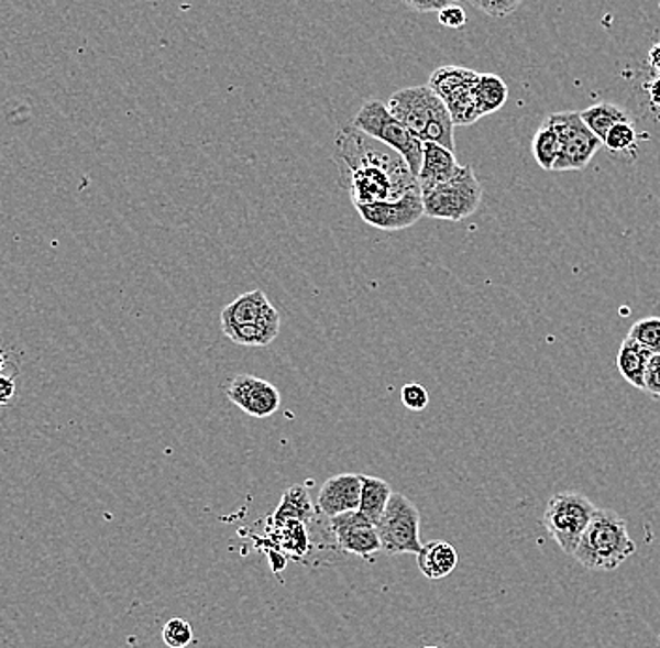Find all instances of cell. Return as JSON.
<instances>
[{
	"label": "cell",
	"mask_w": 660,
	"mask_h": 648,
	"mask_svg": "<svg viewBox=\"0 0 660 648\" xmlns=\"http://www.w3.org/2000/svg\"><path fill=\"white\" fill-rule=\"evenodd\" d=\"M13 396H15V381L0 373V407L12 402Z\"/></svg>",
	"instance_id": "31"
},
{
	"label": "cell",
	"mask_w": 660,
	"mask_h": 648,
	"mask_svg": "<svg viewBox=\"0 0 660 648\" xmlns=\"http://www.w3.org/2000/svg\"><path fill=\"white\" fill-rule=\"evenodd\" d=\"M439 23L447 26V29H462L468 21L464 8L457 7V4H449L443 10H439Z\"/></svg>",
	"instance_id": "28"
},
{
	"label": "cell",
	"mask_w": 660,
	"mask_h": 648,
	"mask_svg": "<svg viewBox=\"0 0 660 648\" xmlns=\"http://www.w3.org/2000/svg\"><path fill=\"white\" fill-rule=\"evenodd\" d=\"M479 79V74L473 69L458 68V66H441L433 72L428 87L447 101L451 96L458 95L460 90L470 89Z\"/></svg>",
	"instance_id": "17"
},
{
	"label": "cell",
	"mask_w": 660,
	"mask_h": 648,
	"mask_svg": "<svg viewBox=\"0 0 660 648\" xmlns=\"http://www.w3.org/2000/svg\"><path fill=\"white\" fill-rule=\"evenodd\" d=\"M462 165L458 164L454 152L438 145V143H425L422 145V165H420L419 180L420 191H430L439 184L451 180Z\"/></svg>",
	"instance_id": "14"
},
{
	"label": "cell",
	"mask_w": 660,
	"mask_h": 648,
	"mask_svg": "<svg viewBox=\"0 0 660 648\" xmlns=\"http://www.w3.org/2000/svg\"><path fill=\"white\" fill-rule=\"evenodd\" d=\"M400 399L404 407L415 413H420L428 407L430 403V394L420 383H407L400 392Z\"/></svg>",
	"instance_id": "27"
},
{
	"label": "cell",
	"mask_w": 660,
	"mask_h": 648,
	"mask_svg": "<svg viewBox=\"0 0 660 648\" xmlns=\"http://www.w3.org/2000/svg\"><path fill=\"white\" fill-rule=\"evenodd\" d=\"M355 208L364 223H369L375 229H382V231H402V229L419 223L420 218L425 216L420 186L409 189L400 199L372 202V205H355Z\"/></svg>",
	"instance_id": "9"
},
{
	"label": "cell",
	"mask_w": 660,
	"mask_h": 648,
	"mask_svg": "<svg viewBox=\"0 0 660 648\" xmlns=\"http://www.w3.org/2000/svg\"><path fill=\"white\" fill-rule=\"evenodd\" d=\"M387 108L422 143H438L452 152L457 149L451 113L428 85L396 90Z\"/></svg>",
	"instance_id": "2"
},
{
	"label": "cell",
	"mask_w": 660,
	"mask_h": 648,
	"mask_svg": "<svg viewBox=\"0 0 660 648\" xmlns=\"http://www.w3.org/2000/svg\"><path fill=\"white\" fill-rule=\"evenodd\" d=\"M375 529L387 554H417L422 549L419 508L402 493H393Z\"/></svg>",
	"instance_id": "7"
},
{
	"label": "cell",
	"mask_w": 660,
	"mask_h": 648,
	"mask_svg": "<svg viewBox=\"0 0 660 648\" xmlns=\"http://www.w3.org/2000/svg\"><path fill=\"white\" fill-rule=\"evenodd\" d=\"M644 391L649 392L651 396L660 397V354H653L649 360Z\"/></svg>",
	"instance_id": "29"
},
{
	"label": "cell",
	"mask_w": 660,
	"mask_h": 648,
	"mask_svg": "<svg viewBox=\"0 0 660 648\" xmlns=\"http://www.w3.org/2000/svg\"><path fill=\"white\" fill-rule=\"evenodd\" d=\"M595 510V504L582 493L561 492L548 501L542 525L563 553L574 554Z\"/></svg>",
	"instance_id": "6"
},
{
	"label": "cell",
	"mask_w": 660,
	"mask_h": 648,
	"mask_svg": "<svg viewBox=\"0 0 660 648\" xmlns=\"http://www.w3.org/2000/svg\"><path fill=\"white\" fill-rule=\"evenodd\" d=\"M361 474L345 472L327 480L318 495L319 510L327 517H337L345 512L359 510L361 506Z\"/></svg>",
	"instance_id": "12"
},
{
	"label": "cell",
	"mask_w": 660,
	"mask_h": 648,
	"mask_svg": "<svg viewBox=\"0 0 660 648\" xmlns=\"http://www.w3.org/2000/svg\"><path fill=\"white\" fill-rule=\"evenodd\" d=\"M481 201L483 186L470 165H462L451 180L422 194L425 216L433 220H468L479 210Z\"/></svg>",
	"instance_id": "5"
},
{
	"label": "cell",
	"mask_w": 660,
	"mask_h": 648,
	"mask_svg": "<svg viewBox=\"0 0 660 648\" xmlns=\"http://www.w3.org/2000/svg\"><path fill=\"white\" fill-rule=\"evenodd\" d=\"M636 128L632 122H622L609 130L608 135L604 138L603 145L609 152H630L636 146Z\"/></svg>",
	"instance_id": "25"
},
{
	"label": "cell",
	"mask_w": 660,
	"mask_h": 648,
	"mask_svg": "<svg viewBox=\"0 0 660 648\" xmlns=\"http://www.w3.org/2000/svg\"><path fill=\"white\" fill-rule=\"evenodd\" d=\"M4 370H7V356L4 353H0V373H4Z\"/></svg>",
	"instance_id": "34"
},
{
	"label": "cell",
	"mask_w": 660,
	"mask_h": 648,
	"mask_svg": "<svg viewBox=\"0 0 660 648\" xmlns=\"http://www.w3.org/2000/svg\"><path fill=\"white\" fill-rule=\"evenodd\" d=\"M337 164L353 205L394 201L419 188V180L398 152L355 127L338 133Z\"/></svg>",
	"instance_id": "1"
},
{
	"label": "cell",
	"mask_w": 660,
	"mask_h": 648,
	"mask_svg": "<svg viewBox=\"0 0 660 648\" xmlns=\"http://www.w3.org/2000/svg\"><path fill=\"white\" fill-rule=\"evenodd\" d=\"M162 639L169 648H186L194 641V628L185 618H172L164 624Z\"/></svg>",
	"instance_id": "24"
},
{
	"label": "cell",
	"mask_w": 660,
	"mask_h": 648,
	"mask_svg": "<svg viewBox=\"0 0 660 648\" xmlns=\"http://www.w3.org/2000/svg\"><path fill=\"white\" fill-rule=\"evenodd\" d=\"M425 648H439V647H425Z\"/></svg>",
	"instance_id": "36"
},
{
	"label": "cell",
	"mask_w": 660,
	"mask_h": 648,
	"mask_svg": "<svg viewBox=\"0 0 660 648\" xmlns=\"http://www.w3.org/2000/svg\"><path fill=\"white\" fill-rule=\"evenodd\" d=\"M279 332V322H252L242 327L228 328L223 334L237 345L267 347L276 340Z\"/></svg>",
	"instance_id": "21"
},
{
	"label": "cell",
	"mask_w": 660,
	"mask_h": 648,
	"mask_svg": "<svg viewBox=\"0 0 660 648\" xmlns=\"http://www.w3.org/2000/svg\"><path fill=\"white\" fill-rule=\"evenodd\" d=\"M413 12L428 13L439 12L444 7H449V0H404Z\"/></svg>",
	"instance_id": "30"
},
{
	"label": "cell",
	"mask_w": 660,
	"mask_h": 648,
	"mask_svg": "<svg viewBox=\"0 0 660 648\" xmlns=\"http://www.w3.org/2000/svg\"><path fill=\"white\" fill-rule=\"evenodd\" d=\"M417 564L428 580H444L457 570V549L449 541H428V543H422V549L417 553Z\"/></svg>",
	"instance_id": "15"
},
{
	"label": "cell",
	"mask_w": 660,
	"mask_h": 648,
	"mask_svg": "<svg viewBox=\"0 0 660 648\" xmlns=\"http://www.w3.org/2000/svg\"><path fill=\"white\" fill-rule=\"evenodd\" d=\"M252 322H279L278 309L274 308L263 290L255 289L239 296L220 314V328L242 327Z\"/></svg>",
	"instance_id": "13"
},
{
	"label": "cell",
	"mask_w": 660,
	"mask_h": 648,
	"mask_svg": "<svg viewBox=\"0 0 660 648\" xmlns=\"http://www.w3.org/2000/svg\"><path fill=\"white\" fill-rule=\"evenodd\" d=\"M531 151H534L535 162L539 164L544 171H553L559 160V151H561V143H559V135L556 132V128L550 122H542V127L535 133L534 143H531Z\"/></svg>",
	"instance_id": "22"
},
{
	"label": "cell",
	"mask_w": 660,
	"mask_h": 648,
	"mask_svg": "<svg viewBox=\"0 0 660 648\" xmlns=\"http://www.w3.org/2000/svg\"><path fill=\"white\" fill-rule=\"evenodd\" d=\"M635 553L627 521L616 510L597 508L572 557L591 572H612Z\"/></svg>",
	"instance_id": "3"
},
{
	"label": "cell",
	"mask_w": 660,
	"mask_h": 648,
	"mask_svg": "<svg viewBox=\"0 0 660 648\" xmlns=\"http://www.w3.org/2000/svg\"><path fill=\"white\" fill-rule=\"evenodd\" d=\"M547 122L556 128L561 143L558 164L553 167L556 173L585 169L601 151V146H604L603 141L591 132L578 111L550 114Z\"/></svg>",
	"instance_id": "8"
},
{
	"label": "cell",
	"mask_w": 660,
	"mask_h": 648,
	"mask_svg": "<svg viewBox=\"0 0 660 648\" xmlns=\"http://www.w3.org/2000/svg\"><path fill=\"white\" fill-rule=\"evenodd\" d=\"M449 2H457V0H449Z\"/></svg>",
	"instance_id": "35"
},
{
	"label": "cell",
	"mask_w": 660,
	"mask_h": 648,
	"mask_svg": "<svg viewBox=\"0 0 660 648\" xmlns=\"http://www.w3.org/2000/svg\"><path fill=\"white\" fill-rule=\"evenodd\" d=\"M580 117L584 120L591 132L595 133L601 141L608 135L609 130L622 124V122H632L630 114L625 109L619 108L616 103H608V101H601L595 103L585 111H580Z\"/></svg>",
	"instance_id": "20"
},
{
	"label": "cell",
	"mask_w": 660,
	"mask_h": 648,
	"mask_svg": "<svg viewBox=\"0 0 660 648\" xmlns=\"http://www.w3.org/2000/svg\"><path fill=\"white\" fill-rule=\"evenodd\" d=\"M653 354L649 353L646 347L640 345L638 341L627 336L619 347L616 364L627 383L632 384L635 388L644 391L646 388V373H648L649 360Z\"/></svg>",
	"instance_id": "16"
},
{
	"label": "cell",
	"mask_w": 660,
	"mask_h": 648,
	"mask_svg": "<svg viewBox=\"0 0 660 648\" xmlns=\"http://www.w3.org/2000/svg\"><path fill=\"white\" fill-rule=\"evenodd\" d=\"M648 64L660 76V42H657V44L649 50Z\"/></svg>",
	"instance_id": "33"
},
{
	"label": "cell",
	"mask_w": 660,
	"mask_h": 648,
	"mask_svg": "<svg viewBox=\"0 0 660 648\" xmlns=\"http://www.w3.org/2000/svg\"><path fill=\"white\" fill-rule=\"evenodd\" d=\"M649 100L654 108H660V76L648 85Z\"/></svg>",
	"instance_id": "32"
},
{
	"label": "cell",
	"mask_w": 660,
	"mask_h": 648,
	"mask_svg": "<svg viewBox=\"0 0 660 648\" xmlns=\"http://www.w3.org/2000/svg\"><path fill=\"white\" fill-rule=\"evenodd\" d=\"M468 2L471 7H475L476 10L490 15V18L502 20V18L515 13L521 7L524 0H468Z\"/></svg>",
	"instance_id": "26"
},
{
	"label": "cell",
	"mask_w": 660,
	"mask_h": 648,
	"mask_svg": "<svg viewBox=\"0 0 660 648\" xmlns=\"http://www.w3.org/2000/svg\"><path fill=\"white\" fill-rule=\"evenodd\" d=\"M229 402L254 418H268L282 405L279 391L273 383L254 375H237L223 386Z\"/></svg>",
	"instance_id": "11"
},
{
	"label": "cell",
	"mask_w": 660,
	"mask_h": 648,
	"mask_svg": "<svg viewBox=\"0 0 660 648\" xmlns=\"http://www.w3.org/2000/svg\"><path fill=\"white\" fill-rule=\"evenodd\" d=\"M361 506L359 512L369 517L370 521L377 523L382 519L383 512L387 508L388 501L393 497L391 484L370 474H361Z\"/></svg>",
	"instance_id": "18"
},
{
	"label": "cell",
	"mask_w": 660,
	"mask_h": 648,
	"mask_svg": "<svg viewBox=\"0 0 660 648\" xmlns=\"http://www.w3.org/2000/svg\"><path fill=\"white\" fill-rule=\"evenodd\" d=\"M353 127L398 152L415 177H419L422 165V141L415 138L400 120L396 119L383 101L369 100L355 114Z\"/></svg>",
	"instance_id": "4"
},
{
	"label": "cell",
	"mask_w": 660,
	"mask_h": 648,
	"mask_svg": "<svg viewBox=\"0 0 660 648\" xmlns=\"http://www.w3.org/2000/svg\"><path fill=\"white\" fill-rule=\"evenodd\" d=\"M629 336L646 347L649 353L660 354V317H646L636 321L629 330Z\"/></svg>",
	"instance_id": "23"
},
{
	"label": "cell",
	"mask_w": 660,
	"mask_h": 648,
	"mask_svg": "<svg viewBox=\"0 0 660 648\" xmlns=\"http://www.w3.org/2000/svg\"><path fill=\"white\" fill-rule=\"evenodd\" d=\"M330 532L337 540L338 548L343 553L356 554L362 559H370L372 554L380 553L382 540L375 529V523L359 510L345 512L337 517H329Z\"/></svg>",
	"instance_id": "10"
},
{
	"label": "cell",
	"mask_w": 660,
	"mask_h": 648,
	"mask_svg": "<svg viewBox=\"0 0 660 648\" xmlns=\"http://www.w3.org/2000/svg\"><path fill=\"white\" fill-rule=\"evenodd\" d=\"M473 95H475L476 108L483 117H486V114L499 111L507 103V83L494 74H479V79L473 87Z\"/></svg>",
	"instance_id": "19"
}]
</instances>
